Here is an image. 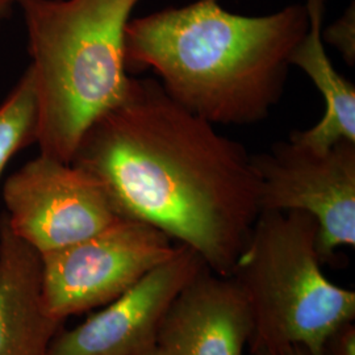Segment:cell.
<instances>
[{
	"label": "cell",
	"mask_w": 355,
	"mask_h": 355,
	"mask_svg": "<svg viewBox=\"0 0 355 355\" xmlns=\"http://www.w3.org/2000/svg\"><path fill=\"white\" fill-rule=\"evenodd\" d=\"M71 164L95 178L117 215L159 229L230 277L261 214L259 178L239 141L168 96L159 80L130 78Z\"/></svg>",
	"instance_id": "cell-1"
},
{
	"label": "cell",
	"mask_w": 355,
	"mask_h": 355,
	"mask_svg": "<svg viewBox=\"0 0 355 355\" xmlns=\"http://www.w3.org/2000/svg\"><path fill=\"white\" fill-rule=\"evenodd\" d=\"M308 26L304 4L245 16L196 0L129 20L127 70L150 69L170 98L214 125H252L282 99Z\"/></svg>",
	"instance_id": "cell-2"
},
{
	"label": "cell",
	"mask_w": 355,
	"mask_h": 355,
	"mask_svg": "<svg viewBox=\"0 0 355 355\" xmlns=\"http://www.w3.org/2000/svg\"><path fill=\"white\" fill-rule=\"evenodd\" d=\"M140 1L17 0L37 95L40 154L71 164L87 128L125 96V29Z\"/></svg>",
	"instance_id": "cell-3"
},
{
	"label": "cell",
	"mask_w": 355,
	"mask_h": 355,
	"mask_svg": "<svg viewBox=\"0 0 355 355\" xmlns=\"http://www.w3.org/2000/svg\"><path fill=\"white\" fill-rule=\"evenodd\" d=\"M318 224L302 211H262L232 272L252 312L250 350L300 345L325 355L330 334L354 321L355 292L330 282Z\"/></svg>",
	"instance_id": "cell-4"
},
{
	"label": "cell",
	"mask_w": 355,
	"mask_h": 355,
	"mask_svg": "<svg viewBox=\"0 0 355 355\" xmlns=\"http://www.w3.org/2000/svg\"><path fill=\"white\" fill-rule=\"evenodd\" d=\"M159 229L119 218L86 240L41 255V292L51 318L102 308L177 253Z\"/></svg>",
	"instance_id": "cell-5"
},
{
	"label": "cell",
	"mask_w": 355,
	"mask_h": 355,
	"mask_svg": "<svg viewBox=\"0 0 355 355\" xmlns=\"http://www.w3.org/2000/svg\"><path fill=\"white\" fill-rule=\"evenodd\" d=\"M259 178L262 211H302L318 224L322 263L336 250L355 245V141L341 140L327 152L293 141L275 142L252 155Z\"/></svg>",
	"instance_id": "cell-6"
},
{
	"label": "cell",
	"mask_w": 355,
	"mask_h": 355,
	"mask_svg": "<svg viewBox=\"0 0 355 355\" xmlns=\"http://www.w3.org/2000/svg\"><path fill=\"white\" fill-rule=\"evenodd\" d=\"M3 200L11 230L40 254L86 240L121 218L89 173L44 154L6 180Z\"/></svg>",
	"instance_id": "cell-7"
},
{
	"label": "cell",
	"mask_w": 355,
	"mask_h": 355,
	"mask_svg": "<svg viewBox=\"0 0 355 355\" xmlns=\"http://www.w3.org/2000/svg\"><path fill=\"white\" fill-rule=\"evenodd\" d=\"M186 245L128 291L73 329L58 331L48 355H142L157 346L158 330L178 293L202 268Z\"/></svg>",
	"instance_id": "cell-8"
},
{
	"label": "cell",
	"mask_w": 355,
	"mask_h": 355,
	"mask_svg": "<svg viewBox=\"0 0 355 355\" xmlns=\"http://www.w3.org/2000/svg\"><path fill=\"white\" fill-rule=\"evenodd\" d=\"M252 329L250 306L237 280L205 266L167 309L157 345L171 355H243Z\"/></svg>",
	"instance_id": "cell-9"
},
{
	"label": "cell",
	"mask_w": 355,
	"mask_h": 355,
	"mask_svg": "<svg viewBox=\"0 0 355 355\" xmlns=\"http://www.w3.org/2000/svg\"><path fill=\"white\" fill-rule=\"evenodd\" d=\"M62 322L42 302L41 255L0 217V355H48Z\"/></svg>",
	"instance_id": "cell-10"
},
{
	"label": "cell",
	"mask_w": 355,
	"mask_h": 355,
	"mask_svg": "<svg viewBox=\"0 0 355 355\" xmlns=\"http://www.w3.org/2000/svg\"><path fill=\"white\" fill-rule=\"evenodd\" d=\"M327 1L305 0L309 26L291 55L292 66L300 67L322 95L325 112L316 125L293 130L288 140L316 152H327L338 141H355L354 85L336 71L321 36Z\"/></svg>",
	"instance_id": "cell-11"
},
{
	"label": "cell",
	"mask_w": 355,
	"mask_h": 355,
	"mask_svg": "<svg viewBox=\"0 0 355 355\" xmlns=\"http://www.w3.org/2000/svg\"><path fill=\"white\" fill-rule=\"evenodd\" d=\"M37 95L29 67L0 104V178L13 157L36 144Z\"/></svg>",
	"instance_id": "cell-12"
},
{
	"label": "cell",
	"mask_w": 355,
	"mask_h": 355,
	"mask_svg": "<svg viewBox=\"0 0 355 355\" xmlns=\"http://www.w3.org/2000/svg\"><path fill=\"white\" fill-rule=\"evenodd\" d=\"M324 44H329L341 53L345 62L355 64V7L352 3L341 17L321 32Z\"/></svg>",
	"instance_id": "cell-13"
},
{
	"label": "cell",
	"mask_w": 355,
	"mask_h": 355,
	"mask_svg": "<svg viewBox=\"0 0 355 355\" xmlns=\"http://www.w3.org/2000/svg\"><path fill=\"white\" fill-rule=\"evenodd\" d=\"M325 355H355V327L353 321L334 330L325 343Z\"/></svg>",
	"instance_id": "cell-14"
},
{
	"label": "cell",
	"mask_w": 355,
	"mask_h": 355,
	"mask_svg": "<svg viewBox=\"0 0 355 355\" xmlns=\"http://www.w3.org/2000/svg\"><path fill=\"white\" fill-rule=\"evenodd\" d=\"M252 355H311V353L300 345H290L280 347H266L250 350Z\"/></svg>",
	"instance_id": "cell-15"
},
{
	"label": "cell",
	"mask_w": 355,
	"mask_h": 355,
	"mask_svg": "<svg viewBox=\"0 0 355 355\" xmlns=\"http://www.w3.org/2000/svg\"><path fill=\"white\" fill-rule=\"evenodd\" d=\"M17 0H0V23L10 15Z\"/></svg>",
	"instance_id": "cell-16"
},
{
	"label": "cell",
	"mask_w": 355,
	"mask_h": 355,
	"mask_svg": "<svg viewBox=\"0 0 355 355\" xmlns=\"http://www.w3.org/2000/svg\"><path fill=\"white\" fill-rule=\"evenodd\" d=\"M142 355H171V354H168V353H167V352H166L165 349H162V347H161V346H158V345H157V346H154V347H153V349H150V350H149V352H146V353H145V354H142Z\"/></svg>",
	"instance_id": "cell-17"
}]
</instances>
